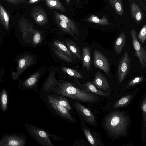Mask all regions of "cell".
<instances>
[{"label":"cell","mask_w":146,"mask_h":146,"mask_svg":"<svg viewBox=\"0 0 146 146\" xmlns=\"http://www.w3.org/2000/svg\"><path fill=\"white\" fill-rule=\"evenodd\" d=\"M58 82L55 78V72L53 71L51 72L44 84V90L47 93H49L57 85Z\"/></svg>","instance_id":"obj_17"},{"label":"cell","mask_w":146,"mask_h":146,"mask_svg":"<svg viewBox=\"0 0 146 146\" xmlns=\"http://www.w3.org/2000/svg\"><path fill=\"white\" fill-rule=\"evenodd\" d=\"M132 43L136 56L138 57L141 66L143 68L146 66V47H142L137 37V32L134 28L130 31Z\"/></svg>","instance_id":"obj_7"},{"label":"cell","mask_w":146,"mask_h":146,"mask_svg":"<svg viewBox=\"0 0 146 146\" xmlns=\"http://www.w3.org/2000/svg\"><path fill=\"white\" fill-rule=\"evenodd\" d=\"M35 61L33 56L25 54L19 57L17 60V66L15 71L11 72L12 78L14 80L19 79L26 69L32 65Z\"/></svg>","instance_id":"obj_5"},{"label":"cell","mask_w":146,"mask_h":146,"mask_svg":"<svg viewBox=\"0 0 146 146\" xmlns=\"http://www.w3.org/2000/svg\"><path fill=\"white\" fill-rule=\"evenodd\" d=\"M42 40V38L40 33L36 29L33 35L31 43L33 46H35L40 44Z\"/></svg>","instance_id":"obj_32"},{"label":"cell","mask_w":146,"mask_h":146,"mask_svg":"<svg viewBox=\"0 0 146 146\" xmlns=\"http://www.w3.org/2000/svg\"><path fill=\"white\" fill-rule=\"evenodd\" d=\"M67 3L68 5H69L70 4V0H65ZM78 2H79V0H76Z\"/></svg>","instance_id":"obj_41"},{"label":"cell","mask_w":146,"mask_h":146,"mask_svg":"<svg viewBox=\"0 0 146 146\" xmlns=\"http://www.w3.org/2000/svg\"><path fill=\"white\" fill-rule=\"evenodd\" d=\"M46 4L50 9L59 10L63 13L66 12V9L59 0H45Z\"/></svg>","instance_id":"obj_24"},{"label":"cell","mask_w":146,"mask_h":146,"mask_svg":"<svg viewBox=\"0 0 146 146\" xmlns=\"http://www.w3.org/2000/svg\"><path fill=\"white\" fill-rule=\"evenodd\" d=\"M48 103L58 117L70 123H76V120L74 116L67 108L52 100H48Z\"/></svg>","instance_id":"obj_10"},{"label":"cell","mask_w":146,"mask_h":146,"mask_svg":"<svg viewBox=\"0 0 146 146\" xmlns=\"http://www.w3.org/2000/svg\"><path fill=\"white\" fill-rule=\"evenodd\" d=\"M24 125L29 135L42 146H55L51 142L50 137L56 141L63 140L62 137L32 124L25 123Z\"/></svg>","instance_id":"obj_3"},{"label":"cell","mask_w":146,"mask_h":146,"mask_svg":"<svg viewBox=\"0 0 146 146\" xmlns=\"http://www.w3.org/2000/svg\"><path fill=\"white\" fill-rule=\"evenodd\" d=\"M141 109L143 111V116L144 119V126L145 128L146 127V98L145 97L141 105Z\"/></svg>","instance_id":"obj_37"},{"label":"cell","mask_w":146,"mask_h":146,"mask_svg":"<svg viewBox=\"0 0 146 146\" xmlns=\"http://www.w3.org/2000/svg\"><path fill=\"white\" fill-rule=\"evenodd\" d=\"M65 42L69 50L74 56L79 59L81 60V54L80 48L73 41L70 40H66L65 41Z\"/></svg>","instance_id":"obj_25"},{"label":"cell","mask_w":146,"mask_h":146,"mask_svg":"<svg viewBox=\"0 0 146 146\" xmlns=\"http://www.w3.org/2000/svg\"><path fill=\"white\" fill-rule=\"evenodd\" d=\"M126 35L124 31L122 32L115 41L114 49L116 54H119L125 45L126 42Z\"/></svg>","instance_id":"obj_19"},{"label":"cell","mask_w":146,"mask_h":146,"mask_svg":"<svg viewBox=\"0 0 146 146\" xmlns=\"http://www.w3.org/2000/svg\"><path fill=\"white\" fill-rule=\"evenodd\" d=\"M133 96L127 94L119 99L116 102L114 105L115 108L122 107L127 105L131 100Z\"/></svg>","instance_id":"obj_30"},{"label":"cell","mask_w":146,"mask_h":146,"mask_svg":"<svg viewBox=\"0 0 146 146\" xmlns=\"http://www.w3.org/2000/svg\"><path fill=\"white\" fill-rule=\"evenodd\" d=\"M43 0H29V3L30 4H34L38 3Z\"/></svg>","instance_id":"obj_39"},{"label":"cell","mask_w":146,"mask_h":146,"mask_svg":"<svg viewBox=\"0 0 146 146\" xmlns=\"http://www.w3.org/2000/svg\"><path fill=\"white\" fill-rule=\"evenodd\" d=\"M62 69L63 72L72 77L79 78H83V76L80 73L73 69L66 67H62Z\"/></svg>","instance_id":"obj_33"},{"label":"cell","mask_w":146,"mask_h":146,"mask_svg":"<svg viewBox=\"0 0 146 146\" xmlns=\"http://www.w3.org/2000/svg\"><path fill=\"white\" fill-rule=\"evenodd\" d=\"M3 70L1 69L0 70V83L2 82L3 81L2 80V75L3 74Z\"/></svg>","instance_id":"obj_40"},{"label":"cell","mask_w":146,"mask_h":146,"mask_svg":"<svg viewBox=\"0 0 146 146\" xmlns=\"http://www.w3.org/2000/svg\"><path fill=\"white\" fill-rule=\"evenodd\" d=\"M82 50L83 66L88 70H90L91 68L92 64L91 49L88 46H84L82 47Z\"/></svg>","instance_id":"obj_18"},{"label":"cell","mask_w":146,"mask_h":146,"mask_svg":"<svg viewBox=\"0 0 146 146\" xmlns=\"http://www.w3.org/2000/svg\"><path fill=\"white\" fill-rule=\"evenodd\" d=\"M30 13L35 22L39 26H43L48 22V19L46 11L40 6L33 7Z\"/></svg>","instance_id":"obj_13"},{"label":"cell","mask_w":146,"mask_h":146,"mask_svg":"<svg viewBox=\"0 0 146 146\" xmlns=\"http://www.w3.org/2000/svg\"><path fill=\"white\" fill-rule=\"evenodd\" d=\"M92 61L94 68L103 70L109 77H111L110 64L108 60L103 54L99 50H94Z\"/></svg>","instance_id":"obj_8"},{"label":"cell","mask_w":146,"mask_h":146,"mask_svg":"<svg viewBox=\"0 0 146 146\" xmlns=\"http://www.w3.org/2000/svg\"><path fill=\"white\" fill-rule=\"evenodd\" d=\"M26 144V137L22 133L5 134L0 139V146H25Z\"/></svg>","instance_id":"obj_4"},{"label":"cell","mask_w":146,"mask_h":146,"mask_svg":"<svg viewBox=\"0 0 146 146\" xmlns=\"http://www.w3.org/2000/svg\"><path fill=\"white\" fill-rule=\"evenodd\" d=\"M86 21L91 23H96L101 25H111L112 24L110 23L106 17L103 16L100 18L96 16L92 15L86 20Z\"/></svg>","instance_id":"obj_23"},{"label":"cell","mask_w":146,"mask_h":146,"mask_svg":"<svg viewBox=\"0 0 146 146\" xmlns=\"http://www.w3.org/2000/svg\"><path fill=\"white\" fill-rule=\"evenodd\" d=\"M138 37L141 42L143 43L146 39V25H144L140 31L138 36Z\"/></svg>","instance_id":"obj_35"},{"label":"cell","mask_w":146,"mask_h":146,"mask_svg":"<svg viewBox=\"0 0 146 146\" xmlns=\"http://www.w3.org/2000/svg\"><path fill=\"white\" fill-rule=\"evenodd\" d=\"M10 14L7 11L0 3V23L7 30L9 29Z\"/></svg>","instance_id":"obj_20"},{"label":"cell","mask_w":146,"mask_h":146,"mask_svg":"<svg viewBox=\"0 0 146 146\" xmlns=\"http://www.w3.org/2000/svg\"><path fill=\"white\" fill-rule=\"evenodd\" d=\"M13 5H18L23 3H27L28 0H1Z\"/></svg>","instance_id":"obj_38"},{"label":"cell","mask_w":146,"mask_h":146,"mask_svg":"<svg viewBox=\"0 0 146 146\" xmlns=\"http://www.w3.org/2000/svg\"><path fill=\"white\" fill-rule=\"evenodd\" d=\"M74 107L79 117L83 118L87 123L93 125H96V123L95 118L88 108L77 101L75 102Z\"/></svg>","instance_id":"obj_11"},{"label":"cell","mask_w":146,"mask_h":146,"mask_svg":"<svg viewBox=\"0 0 146 146\" xmlns=\"http://www.w3.org/2000/svg\"><path fill=\"white\" fill-rule=\"evenodd\" d=\"M55 22L59 27L64 32L74 36L75 34L69 26L64 22L60 20L55 19Z\"/></svg>","instance_id":"obj_31"},{"label":"cell","mask_w":146,"mask_h":146,"mask_svg":"<svg viewBox=\"0 0 146 146\" xmlns=\"http://www.w3.org/2000/svg\"></svg>","instance_id":"obj_42"},{"label":"cell","mask_w":146,"mask_h":146,"mask_svg":"<svg viewBox=\"0 0 146 146\" xmlns=\"http://www.w3.org/2000/svg\"><path fill=\"white\" fill-rule=\"evenodd\" d=\"M53 11L55 19L64 22L69 26L75 35L77 36L79 35L78 27L74 22L64 15L59 13L55 10H53Z\"/></svg>","instance_id":"obj_16"},{"label":"cell","mask_w":146,"mask_h":146,"mask_svg":"<svg viewBox=\"0 0 146 146\" xmlns=\"http://www.w3.org/2000/svg\"><path fill=\"white\" fill-rule=\"evenodd\" d=\"M132 16L135 21L139 22L142 18L141 11L138 5L135 3H133L131 6Z\"/></svg>","instance_id":"obj_27"},{"label":"cell","mask_w":146,"mask_h":146,"mask_svg":"<svg viewBox=\"0 0 146 146\" xmlns=\"http://www.w3.org/2000/svg\"><path fill=\"white\" fill-rule=\"evenodd\" d=\"M53 45L61 52L69 57L72 59H76L75 57L70 52L67 47L61 42L58 40H55L53 43Z\"/></svg>","instance_id":"obj_26"},{"label":"cell","mask_w":146,"mask_h":146,"mask_svg":"<svg viewBox=\"0 0 146 146\" xmlns=\"http://www.w3.org/2000/svg\"><path fill=\"white\" fill-rule=\"evenodd\" d=\"M52 50L54 54L60 59L68 62H73L72 59L66 54L60 52L57 49L53 48Z\"/></svg>","instance_id":"obj_34"},{"label":"cell","mask_w":146,"mask_h":146,"mask_svg":"<svg viewBox=\"0 0 146 146\" xmlns=\"http://www.w3.org/2000/svg\"><path fill=\"white\" fill-rule=\"evenodd\" d=\"M131 58L129 53L125 51L119 62L117 70L118 83L121 84L129 72L131 67Z\"/></svg>","instance_id":"obj_9"},{"label":"cell","mask_w":146,"mask_h":146,"mask_svg":"<svg viewBox=\"0 0 146 146\" xmlns=\"http://www.w3.org/2000/svg\"><path fill=\"white\" fill-rule=\"evenodd\" d=\"M92 83L99 90L108 92L110 91V85L106 77L98 70Z\"/></svg>","instance_id":"obj_14"},{"label":"cell","mask_w":146,"mask_h":146,"mask_svg":"<svg viewBox=\"0 0 146 146\" xmlns=\"http://www.w3.org/2000/svg\"><path fill=\"white\" fill-rule=\"evenodd\" d=\"M40 74L39 72H37L25 80L20 81L18 83V88L22 90H31L38 93V90L36 87Z\"/></svg>","instance_id":"obj_12"},{"label":"cell","mask_w":146,"mask_h":146,"mask_svg":"<svg viewBox=\"0 0 146 146\" xmlns=\"http://www.w3.org/2000/svg\"><path fill=\"white\" fill-rule=\"evenodd\" d=\"M143 80V78L142 76L137 77L130 81L126 86V88H128L134 85L141 82Z\"/></svg>","instance_id":"obj_36"},{"label":"cell","mask_w":146,"mask_h":146,"mask_svg":"<svg viewBox=\"0 0 146 146\" xmlns=\"http://www.w3.org/2000/svg\"><path fill=\"white\" fill-rule=\"evenodd\" d=\"M84 86L85 91L91 92L96 95L107 96H109L110 94L109 92H104L97 89L90 81L84 83Z\"/></svg>","instance_id":"obj_21"},{"label":"cell","mask_w":146,"mask_h":146,"mask_svg":"<svg viewBox=\"0 0 146 146\" xmlns=\"http://www.w3.org/2000/svg\"><path fill=\"white\" fill-rule=\"evenodd\" d=\"M51 91L56 94L84 102H94L98 98V96L80 89L67 81L63 82L59 81Z\"/></svg>","instance_id":"obj_1"},{"label":"cell","mask_w":146,"mask_h":146,"mask_svg":"<svg viewBox=\"0 0 146 146\" xmlns=\"http://www.w3.org/2000/svg\"><path fill=\"white\" fill-rule=\"evenodd\" d=\"M82 128L86 137L92 145H100V143L99 140L92 135L89 129L83 127Z\"/></svg>","instance_id":"obj_28"},{"label":"cell","mask_w":146,"mask_h":146,"mask_svg":"<svg viewBox=\"0 0 146 146\" xmlns=\"http://www.w3.org/2000/svg\"><path fill=\"white\" fill-rule=\"evenodd\" d=\"M109 3L118 15L122 16L124 11L121 0H109Z\"/></svg>","instance_id":"obj_29"},{"label":"cell","mask_w":146,"mask_h":146,"mask_svg":"<svg viewBox=\"0 0 146 146\" xmlns=\"http://www.w3.org/2000/svg\"><path fill=\"white\" fill-rule=\"evenodd\" d=\"M18 27L21 33L23 40L27 43H31L33 35L36 29L32 23L24 17L20 18L18 21Z\"/></svg>","instance_id":"obj_6"},{"label":"cell","mask_w":146,"mask_h":146,"mask_svg":"<svg viewBox=\"0 0 146 146\" xmlns=\"http://www.w3.org/2000/svg\"><path fill=\"white\" fill-rule=\"evenodd\" d=\"M8 99L7 90L3 89L0 92V108L3 112H6L7 110Z\"/></svg>","instance_id":"obj_22"},{"label":"cell","mask_w":146,"mask_h":146,"mask_svg":"<svg viewBox=\"0 0 146 146\" xmlns=\"http://www.w3.org/2000/svg\"><path fill=\"white\" fill-rule=\"evenodd\" d=\"M47 98L48 100H52L56 102L67 108L71 113L73 114H75L73 108L66 97L61 95L56 94L49 95Z\"/></svg>","instance_id":"obj_15"},{"label":"cell","mask_w":146,"mask_h":146,"mask_svg":"<svg viewBox=\"0 0 146 146\" xmlns=\"http://www.w3.org/2000/svg\"><path fill=\"white\" fill-rule=\"evenodd\" d=\"M129 117L124 113L114 111L106 117L104 126L109 134L117 137L125 135L129 124Z\"/></svg>","instance_id":"obj_2"}]
</instances>
